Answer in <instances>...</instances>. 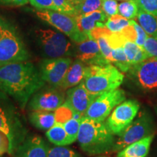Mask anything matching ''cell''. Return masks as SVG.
<instances>
[{
	"label": "cell",
	"mask_w": 157,
	"mask_h": 157,
	"mask_svg": "<svg viewBox=\"0 0 157 157\" xmlns=\"http://www.w3.org/2000/svg\"><path fill=\"white\" fill-rule=\"evenodd\" d=\"M48 157H83L73 149L64 146H56L49 150Z\"/></svg>",
	"instance_id": "30"
},
{
	"label": "cell",
	"mask_w": 157,
	"mask_h": 157,
	"mask_svg": "<svg viewBox=\"0 0 157 157\" xmlns=\"http://www.w3.org/2000/svg\"><path fill=\"white\" fill-rule=\"evenodd\" d=\"M31 5L38 10H50L58 11L53 0H29Z\"/></svg>",
	"instance_id": "36"
},
{
	"label": "cell",
	"mask_w": 157,
	"mask_h": 157,
	"mask_svg": "<svg viewBox=\"0 0 157 157\" xmlns=\"http://www.w3.org/2000/svg\"><path fill=\"white\" fill-rule=\"evenodd\" d=\"M82 119V118L73 117L68 119L64 124H63L65 130L68 135L71 143L77 140L78 132H79L80 126H81Z\"/></svg>",
	"instance_id": "29"
},
{
	"label": "cell",
	"mask_w": 157,
	"mask_h": 157,
	"mask_svg": "<svg viewBox=\"0 0 157 157\" xmlns=\"http://www.w3.org/2000/svg\"><path fill=\"white\" fill-rule=\"evenodd\" d=\"M124 74L111 63L103 66H87L82 82L87 90L95 95L117 89L124 80Z\"/></svg>",
	"instance_id": "3"
},
{
	"label": "cell",
	"mask_w": 157,
	"mask_h": 157,
	"mask_svg": "<svg viewBox=\"0 0 157 157\" xmlns=\"http://www.w3.org/2000/svg\"><path fill=\"white\" fill-rule=\"evenodd\" d=\"M138 10V6L135 0H128V1L123 2L118 6L119 14L128 20H132L137 17Z\"/></svg>",
	"instance_id": "26"
},
{
	"label": "cell",
	"mask_w": 157,
	"mask_h": 157,
	"mask_svg": "<svg viewBox=\"0 0 157 157\" xmlns=\"http://www.w3.org/2000/svg\"><path fill=\"white\" fill-rule=\"evenodd\" d=\"M97 95H93L85 87L83 82L69 88L66 92V102L78 114L84 117Z\"/></svg>",
	"instance_id": "14"
},
{
	"label": "cell",
	"mask_w": 157,
	"mask_h": 157,
	"mask_svg": "<svg viewBox=\"0 0 157 157\" xmlns=\"http://www.w3.org/2000/svg\"><path fill=\"white\" fill-rule=\"evenodd\" d=\"M0 132H3L8 137L10 145V153L13 154L16 146L15 132L10 119L7 117L5 110L1 106H0Z\"/></svg>",
	"instance_id": "23"
},
{
	"label": "cell",
	"mask_w": 157,
	"mask_h": 157,
	"mask_svg": "<svg viewBox=\"0 0 157 157\" xmlns=\"http://www.w3.org/2000/svg\"><path fill=\"white\" fill-rule=\"evenodd\" d=\"M123 49L131 66H134L148 58L146 52L136 43L126 40L123 44Z\"/></svg>",
	"instance_id": "20"
},
{
	"label": "cell",
	"mask_w": 157,
	"mask_h": 157,
	"mask_svg": "<svg viewBox=\"0 0 157 157\" xmlns=\"http://www.w3.org/2000/svg\"><path fill=\"white\" fill-rule=\"evenodd\" d=\"M131 23L134 26V28L136 31V34H137V39L136 41H135V43L138 45L139 47H140L141 48L143 49V45L145 44V42L148 38V34L146 31H144L141 25L138 23H137L136 21H135L134 20H131Z\"/></svg>",
	"instance_id": "35"
},
{
	"label": "cell",
	"mask_w": 157,
	"mask_h": 157,
	"mask_svg": "<svg viewBox=\"0 0 157 157\" xmlns=\"http://www.w3.org/2000/svg\"><path fill=\"white\" fill-rule=\"evenodd\" d=\"M153 127L151 117L148 113L142 111L135 120L117 135L112 151H120L129 145L152 135Z\"/></svg>",
	"instance_id": "7"
},
{
	"label": "cell",
	"mask_w": 157,
	"mask_h": 157,
	"mask_svg": "<svg viewBox=\"0 0 157 157\" xmlns=\"http://www.w3.org/2000/svg\"><path fill=\"white\" fill-rule=\"evenodd\" d=\"M128 72L143 90L147 91L157 90L156 58H147L140 63L132 66Z\"/></svg>",
	"instance_id": "12"
},
{
	"label": "cell",
	"mask_w": 157,
	"mask_h": 157,
	"mask_svg": "<svg viewBox=\"0 0 157 157\" xmlns=\"http://www.w3.org/2000/svg\"><path fill=\"white\" fill-rule=\"evenodd\" d=\"M135 2L139 8L157 16V0H135Z\"/></svg>",
	"instance_id": "33"
},
{
	"label": "cell",
	"mask_w": 157,
	"mask_h": 157,
	"mask_svg": "<svg viewBox=\"0 0 157 157\" xmlns=\"http://www.w3.org/2000/svg\"><path fill=\"white\" fill-rule=\"evenodd\" d=\"M72 62V59L68 57L44 59L39 69L42 79L51 86L60 87Z\"/></svg>",
	"instance_id": "11"
},
{
	"label": "cell",
	"mask_w": 157,
	"mask_h": 157,
	"mask_svg": "<svg viewBox=\"0 0 157 157\" xmlns=\"http://www.w3.org/2000/svg\"><path fill=\"white\" fill-rule=\"evenodd\" d=\"M137 18L139 24L148 36L157 37V16L139 8Z\"/></svg>",
	"instance_id": "22"
},
{
	"label": "cell",
	"mask_w": 157,
	"mask_h": 157,
	"mask_svg": "<svg viewBox=\"0 0 157 157\" xmlns=\"http://www.w3.org/2000/svg\"><path fill=\"white\" fill-rule=\"evenodd\" d=\"M29 118L31 124L43 131L49 130L57 123L55 111H31Z\"/></svg>",
	"instance_id": "19"
},
{
	"label": "cell",
	"mask_w": 157,
	"mask_h": 157,
	"mask_svg": "<svg viewBox=\"0 0 157 157\" xmlns=\"http://www.w3.org/2000/svg\"><path fill=\"white\" fill-rule=\"evenodd\" d=\"M76 56L87 66H103L111 63L104 58L97 40L92 38L76 44Z\"/></svg>",
	"instance_id": "13"
},
{
	"label": "cell",
	"mask_w": 157,
	"mask_h": 157,
	"mask_svg": "<svg viewBox=\"0 0 157 157\" xmlns=\"http://www.w3.org/2000/svg\"><path fill=\"white\" fill-rule=\"evenodd\" d=\"M58 12L71 16H76V12L73 2L71 0H53Z\"/></svg>",
	"instance_id": "31"
},
{
	"label": "cell",
	"mask_w": 157,
	"mask_h": 157,
	"mask_svg": "<svg viewBox=\"0 0 157 157\" xmlns=\"http://www.w3.org/2000/svg\"><path fill=\"white\" fill-rule=\"evenodd\" d=\"M35 13L39 18L66 35L76 44L90 38L87 34H84L78 29L75 17L71 15L50 10H39Z\"/></svg>",
	"instance_id": "6"
},
{
	"label": "cell",
	"mask_w": 157,
	"mask_h": 157,
	"mask_svg": "<svg viewBox=\"0 0 157 157\" xmlns=\"http://www.w3.org/2000/svg\"><path fill=\"white\" fill-rule=\"evenodd\" d=\"M78 145L89 156L112 151L115 138L104 121L83 117L77 138Z\"/></svg>",
	"instance_id": "2"
},
{
	"label": "cell",
	"mask_w": 157,
	"mask_h": 157,
	"mask_svg": "<svg viewBox=\"0 0 157 157\" xmlns=\"http://www.w3.org/2000/svg\"><path fill=\"white\" fill-rule=\"evenodd\" d=\"M29 54L23 41L9 23L0 17V67L28 61Z\"/></svg>",
	"instance_id": "4"
},
{
	"label": "cell",
	"mask_w": 157,
	"mask_h": 157,
	"mask_svg": "<svg viewBox=\"0 0 157 157\" xmlns=\"http://www.w3.org/2000/svg\"><path fill=\"white\" fill-rule=\"evenodd\" d=\"M87 66L78 59L74 60L66 72L60 87L67 90L82 83L85 77Z\"/></svg>",
	"instance_id": "17"
},
{
	"label": "cell",
	"mask_w": 157,
	"mask_h": 157,
	"mask_svg": "<svg viewBox=\"0 0 157 157\" xmlns=\"http://www.w3.org/2000/svg\"><path fill=\"white\" fill-rule=\"evenodd\" d=\"M112 63L121 72H128L132 66L129 63L123 47L112 50Z\"/></svg>",
	"instance_id": "25"
},
{
	"label": "cell",
	"mask_w": 157,
	"mask_h": 157,
	"mask_svg": "<svg viewBox=\"0 0 157 157\" xmlns=\"http://www.w3.org/2000/svg\"><path fill=\"white\" fill-rule=\"evenodd\" d=\"M44 84L39 70L31 62L14 63L0 67V89L11 96L22 109Z\"/></svg>",
	"instance_id": "1"
},
{
	"label": "cell",
	"mask_w": 157,
	"mask_h": 157,
	"mask_svg": "<svg viewBox=\"0 0 157 157\" xmlns=\"http://www.w3.org/2000/svg\"><path fill=\"white\" fill-rule=\"evenodd\" d=\"M7 153L11 154L9 139L5 134L0 132V156Z\"/></svg>",
	"instance_id": "37"
},
{
	"label": "cell",
	"mask_w": 157,
	"mask_h": 157,
	"mask_svg": "<svg viewBox=\"0 0 157 157\" xmlns=\"http://www.w3.org/2000/svg\"><path fill=\"white\" fill-rule=\"evenodd\" d=\"M49 150L48 145L42 137L32 135L17 146L15 157H48Z\"/></svg>",
	"instance_id": "15"
},
{
	"label": "cell",
	"mask_w": 157,
	"mask_h": 157,
	"mask_svg": "<svg viewBox=\"0 0 157 157\" xmlns=\"http://www.w3.org/2000/svg\"><path fill=\"white\" fill-rule=\"evenodd\" d=\"M154 137V134L150 135L129 145L118 152L117 157H146L149 153Z\"/></svg>",
	"instance_id": "18"
},
{
	"label": "cell",
	"mask_w": 157,
	"mask_h": 157,
	"mask_svg": "<svg viewBox=\"0 0 157 157\" xmlns=\"http://www.w3.org/2000/svg\"><path fill=\"white\" fill-rule=\"evenodd\" d=\"M125 99L123 90L117 88L105 92L94 100L84 117L97 121H105L113 110Z\"/></svg>",
	"instance_id": "8"
},
{
	"label": "cell",
	"mask_w": 157,
	"mask_h": 157,
	"mask_svg": "<svg viewBox=\"0 0 157 157\" xmlns=\"http://www.w3.org/2000/svg\"><path fill=\"white\" fill-rule=\"evenodd\" d=\"M130 24V21L121 15L117 14L109 17L105 23V27L111 32H121Z\"/></svg>",
	"instance_id": "27"
},
{
	"label": "cell",
	"mask_w": 157,
	"mask_h": 157,
	"mask_svg": "<svg viewBox=\"0 0 157 157\" xmlns=\"http://www.w3.org/2000/svg\"><path fill=\"white\" fill-rule=\"evenodd\" d=\"M57 123L64 124L66 121H67L68 119H71L73 117L76 118H82V115L78 114L75 111L72 109V108L70 106L69 104L67 102L65 101L64 103L62 105H60L58 109L55 111Z\"/></svg>",
	"instance_id": "28"
},
{
	"label": "cell",
	"mask_w": 157,
	"mask_h": 157,
	"mask_svg": "<svg viewBox=\"0 0 157 157\" xmlns=\"http://www.w3.org/2000/svg\"><path fill=\"white\" fill-rule=\"evenodd\" d=\"M46 137L50 143L57 146H66L71 144L63 124L56 123L53 127L47 131Z\"/></svg>",
	"instance_id": "21"
},
{
	"label": "cell",
	"mask_w": 157,
	"mask_h": 157,
	"mask_svg": "<svg viewBox=\"0 0 157 157\" xmlns=\"http://www.w3.org/2000/svg\"><path fill=\"white\" fill-rule=\"evenodd\" d=\"M74 17L78 29L89 36L90 32L95 29L105 27V23L109 18L103 10H98L87 15H77Z\"/></svg>",
	"instance_id": "16"
},
{
	"label": "cell",
	"mask_w": 157,
	"mask_h": 157,
	"mask_svg": "<svg viewBox=\"0 0 157 157\" xmlns=\"http://www.w3.org/2000/svg\"><path fill=\"white\" fill-rule=\"evenodd\" d=\"M63 90L60 87L43 86L29 100V108L31 111H56L66 101Z\"/></svg>",
	"instance_id": "10"
},
{
	"label": "cell",
	"mask_w": 157,
	"mask_h": 157,
	"mask_svg": "<svg viewBox=\"0 0 157 157\" xmlns=\"http://www.w3.org/2000/svg\"><path fill=\"white\" fill-rule=\"evenodd\" d=\"M41 48L48 58L76 56V48L67 36L60 31L52 29H39L36 31Z\"/></svg>",
	"instance_id": "5"
},
{
	"label": "cell",
	"mask_w": 157,
	"mask_h": 157,
	"mask_svg": "<svg viewBox=\"0 0 157 157\" xmlns=\"http://www.w3.org/2000/svg\"><path fill=\"white\" fill-rule=\"evenodd\" d=\"M29 2V0H0V5L7 6H22Z\"/></svg>",
	"instance_id": "38"
},
{
	"label": "cell",
	"mask_w": 157,
	"mask_h": 157,
	"mask_svg": "<svg viewBox=\"0 0 157 157\" xmlns=\"http://www.w3.org/2000/svg\"><path fill=\"white\" fill-rule=\"evenodd\" d=\"M76 16L87 15L98 10H102L101 0H76L74 3Z\"/></svg>",
	"instance_id": "24"
},
{
	"label": "cell",
	"mask_w": 157,
	"mask_h": 157,
	"mask_svg": "<svg viewBox=\"0 0 157 157\" xmlns=\"http://www.w3.org/2000/svg\"><path fill=\"white\" fill-rule=\"evenodd\" d=\"M143 50L148 58L157 59V37L148 36L143 45Z\"/></svg>",
	"instance_id": "32"
},
{
	"label": "cell",
	"mask_w": 157,
	"mask_h": 157,
	"mask_svg": "<svg viewBox=\"0 0 157 157\" xmlns=\"http://www.w3.org/2000/svg\"><path fill=\"white\" fill-rule=\"evenodd\" d=\"M140 109L136 100H127L118 105L105 121V124L113 135H118L134 121Z\"/></svg>",
	"instance_id": "9"
},
{
	"label": "cell",
	"mask_w": 157,
	"mask_h": 157,
	"mask_svg": "<svg viewBox=\"0 0 157 157\" xmlns=\"http://www.w3.org/2000/svg\"><path fill=\"white\" fill-rule=\"evenodd\" d=\"M97 157H108V156H98Z\"/></svg>",
	"instance_id": "40"
},
{
	"label": "cell",
	"mask_w": 157,
	"mask_h": 157,
	"mask_svg": "<svg viewBox=\"0 0 157 157\" xmlns=\"http://www.w3.org/2000/svg\"><path fill=\"white\" fill-rule=\"evenodd\" d=\"M71 1L72 2H73V4L74 3V2H75L76 1V0H71Z\"/></svg>",
	"instance_id": "39"
},
{
	"label": "cell",
	"mask_w": 157,
	"mask_h": 157,
	"mask_svg": "<svg viewBox=\"0 0 157 157\" xmlns=\"http://www.w3.org/2000/svg\"><path fill=\"white\" fill-rule=\"evenodd\" d=\"M102 10L108 17L119 14L118 13V4L116 0H101Z\"/></svg>",
	"instance_id": "34"
}]
</instances>
